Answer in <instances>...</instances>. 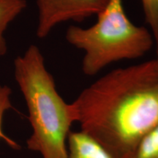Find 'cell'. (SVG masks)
I'll return each mask as SVG.
<instances>
[{"label": "cell", "instance_id": "cell-3", "mask_svg": "<svg viewBox=\"0 0 158 158\" xmlns=\"http://www.w3.org/2000/svg\"><path fill=\"white\" fill-rule=\"evenodd\" d=\"M98 21L87 28L70 26L66 40L84 51L81 70L94 76L112 63L143 56L152 48V33L128 19L122 0H110L98 15Z\"/></svg>", "mask_w": 158, "mask_h": 158}, {"label": "cell", "instance_id": "cell-7", "mask_svg": "<svg viewBox=\"0 0 158 158\" xmlns=\"http://www.w3.org/2000/svg\"><path fill=\"white\" fill-rule=\"evenodd\" d=\"M127 158H158V125L138 141Z\"/></svg>", "mask_w": 158, "mask_h": 158}, {"label": "cell", "instance_id": "cell-1", "mask_svg": "<svg viewBox=\"0 0 158 158\" xmlns=\"http://www.w3.org/2000/svg\"><path fill=\"white\" fill-rule=\"evenodd\" d=\"M81 130L116 158H127L158 125V57L111 70L72 102Z\"/></svg>", "mask_w": 158, "mask_h": 158}, {"label": "cell", "instance_id": "cell-6", "mask_svg": "<svg viewBox=\"0 0 158 158\" xmlns=\"http://www.w3.org/2000/svg\"><path fill=\"white\" fill-rule=\"evenodd\" d=\"M26 7V0H0V56H4L7 51L4 32Z\"/></svg>", "mask_w": 158, "mask_h": 158}, {"label": "cell", "instance_id": "cell-2", "mask_svg": "<svg viewBox=\"0 0 158 158\" xmlns=\"http://www.w3.org/2000/svg\"><path fill=\"white\" fill-rule=\"evenodd\" d=\"M15 77L28 108L32 133L27 148L42 158H66L68 138L76 122L72 103L57 92L43 54L31 45L15 60Z\"/></svg>", "mask_w": 158, "mask_h": 158}, {"label": "cell", "instance_id": "cell-8", "mask_svg": "<svg viewBox=\"0 0 158 158\" xmlns=\"http://www.w3.org/2000/svg\"><path fill=\"white\" fill-rule=\"evenodd\" d=\"M141 2L146 23L152 31L158 54V0H141Z\"/></svg>", "mask_w": 158, "mask_h": 158}, {"label": "cell", "instance_id": "cell-4", "mask_svg": "<svg viewBox=\"0 0 158 158\" xmlns=\"http://www.w3.org/2000/svg\"><path fill=\"white\" fill-rule=\"evenodd\" d=\"M110 0H36L38 7L37 35L44 38L59 23L81 22L98 15Z\"/></svg>", "mask_w": 158, "mask_h": 158}, {"label": "cell", "instance_id": "cell-9", "mask_svg": "<svg viewBox=\"0 0 158 158\" xmlns=\"http://www.w3.org/2000/svg\"><path fill=\"white\" fill-rule=\"evenodd\" d=\"M11 90L8 86L0 85V139H3L14 149H18L19 146L14 141L7 137L3 133L2 130V120L4 114L7 110L12 108L10 102Z\"/></svg>", "mask_w": 158, "mask_h": 158}, {"label": "cell", "instance_id": "cell-5", "mask_svg": "<svg viewBox=\"0 0 158 158\" xmlns=\"http://www.w3.org/2000/svg\"><path fill=\"white\" fill-rule=\"evenodd\" d=\"M66 158H116L106 147L82 130L70 131Z\"/></svg>", "mask_w": 158, "mask_h": 158}]
</instances>
